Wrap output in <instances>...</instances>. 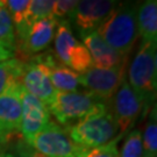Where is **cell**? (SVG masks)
Segmentation results:
<instances>
[{
    "instance_id": "obj_1",
    "label": "cell",
    "mask_w": 157,
    "mask_h": 157,
    "mask_svg": "<svg viewBox=\"0 0 157 157\" xmlns=\"http://www.w3.org/2000/svg\"><path fill=\"white\" fill-rule=\"evenodd\" d=\"M136 10L133 4H118L95 30L107 44L122 56H128L139 36Z\"/></svg>"
},
{
    "instance_id": "obj_2",
    "label": "cell",
    "mask_w": 157,
    "mask_h": 157,
    "mask_svg": "<svg viewBox=\"0 0 157 157\" xmlns=\"http://www.w3.org/2000/svg\"><path fill=\"white\" fill-rule=\"evenodd\" d=\"M49 111L59 124L69 126L91 115L108 112V107L89 91H57Z\"/></svg>"
},
{
    "instance_id": "obj_3",
    "label": "cell",
    "mask_w": 157,
    "mask_h": 157,
    "mask_svg": "<svg viewBox=\"0 0 157 157\" xmlns=\"http://www.w3.org/2000/svg\"><path fill=\"white\" fill-rule=\"evenodd\" d=\"M128 84L148 102L156 98L157 43L141 42L128 69Z\"/></svg>"
},
{
    "instance_id": "obj_4",
    "label": "cell",
    "mask_w": 157,
    "mask_h": 157,
    "mask_svg": "<svg viewBox=\"0 0 157 157\" xmlns=\"http://www.w3.org/2000/svg\"><path fill=\"white\" fill-rule=\"evenodd\" d=\"M65 130L75 144L85 148L107 144L119 133L118 126L109 111L77 121Z\"/></svg>"
},
{
    "instance_id": "obj_5",
    "label": "cell",
    "mask_w": 157,
    "mask_h": 157,
    "mask_svg": "<svg viewBox=\"0 0 157 157\" xmlns=\"http://www.w3.org/2000/svg\"><path fill=\"white\" fill-rule=\"evenodd\" d=\"M54 39L56 58L63 65L79 75L92 67L90 52L82 41L75 37L67 21H58Z\"/></svg>"
},
{
    "instance_id": "obj_6",
    "label": "cell",
    "mask_w": 157,
    "mask_h": 157,
    "mask_svg": "<svg viewBox=\"0 0 157 157\" xmlns=\"http://www.w3.org/2000/svg\"><path fill=\"white\" fill-rule=\"evenodd\" d=\"M150 105L151 104L139 94L128 84L127 79H124L114 94L113 112L111 113L118 126L119 133H126Z\"/></svg>"
},
{
    "instance_id": "obj_7",
    "label": "cell",
    "mask_w": 157,
    "mask_h": 157,
    "mask_svg": "<svg viewBox=\"0 0 157 157\" xmlns=\"http://www.w3.org/2000/svg\"><path fill=\"white\" fill-rule=\"evenodd\" d=\"M127 62L111 69L91 67L79 75V84L101 101H109L126 79Z\"/></svg>"
},
{
    "instance_id": "obj_8",
    "label": "cell",
    "mask_w": 157,
    "mask_h": 157,
    "mask_svg": "<svg viewBox=\"0 0 157 157\" xmlns=\"http://www.w3.org/2000/svg\"><path fill=\"white\" fill-rule=\"evenodd\" d=\"M21 134L20 82L0 94V144H6Z\"/></svg>"
},
{
    "instance_id": "obj_9",
    "label": "cell",
    "mask_w": 157,
    "mask_h": 157,
    "mask_svg": "<svg viewBox=\"0 0 157 157\" xmlns=\"http://www.w3.org/2000/svg\"><path fill=\"white\" fill-rule=\"evenodd\" d=\"M21 99V135L29 143L50 122L49 107L23 87L20 83Z\"/></svg>"
},
{
    "instance_id": "obj_10",
    "label": "cell",
    "mask_w": 157,
    "mask_h": 157,
    "mask_svg": "<svg viewBox=\"0 0 157 157\" xmlns=\"http://www.w3.org/2000/svg\"><path fill=\"white\" fill-rule=\"evenodd\" d=\"M28 144L47 157H76V144L67 130L51 120Z\"/></svg>"
},
{
    "instance_id": "obj_11",
    "label": "cell",
    "mask_w": 157,
    "mask_h": 157,
    "mask_svg": "<svg viewBox=\"0 0 157 157\" xmlns=\"http://www.w3.org/2000/svg\"><path fill=\"white\" fill-rule=\"evenodd\" d=\"M58 20L55 17L32 23L20 39L17 40V52L25 59L39 55L55 37ZM22 58L20 61H22Z\"/></svg>"
},
{
    "instance_id": "obj_12",
    "label": "cell",
    "mask_w": 157,
    "mask_h": 157,
    "mask_svg": "<svg viewBox=\"0 0 157 157\" xmlns=\"http://www.w3.org/2000/svg\"><path fill=\"white\" fill-rule=\"evenodd\" d=\"M119 2L112 0H83L78 1L71 17L80 35L95 32Z\"/></svg>"
},
{
    "instance_id": "obj_13",
    "label": "cell",
    "mask_w": 157,
    "mask_h": 157,
    "mask_svg": "<svg viewBox=\"0 0 157 157\" xmlns=\"http://www.w3.org/2000/svg\"><path fill=\"white\" fill-rule=\"evenodd\" d=\"M20 83L30 94L48 107L51 105L57 91L51 84L43 65L34 57H30L28 62H23Z\"/></svg>"
},
{
    "instance_id": "obj_14",
    "label": "cell",
    "mask_w": 157,
    "mask_h": 157,
    "mask_svg": "<svg viewBox=\"0 0 157 157\" xmlns=\"http://www.w3.org/2000/svg\"><path fill=\"white\" fill-rule=\"evenodd\" d=\"M44 67L51 84L58 92H76L79 91V73L63 65L52 54L44 52L33 56Z\"/></svg>"
},
{
    "instance_id": "obj_15",
    "label": "cell",
    "mask_w": 157,
    "mask_h": 157,
    "mask_svg": "<svg viewBox=\"0 0 157 157\" xmlns=\"http://www.w3.org/2000/svg\"><path fill=\"white\" fill-rule=\"evenodd\" d=\"M83 43L90 52L92 59V67L97 69H111L119 67L127 62L128 56H122L112 47L107 44L97 32L82 35Z\"/></svg>"
},
{
    "instance_id": "obj_16",
    "label": "cell",
    "mask_w": 157,
    "mask_h": 157,
    "mask_svg": "<svg viewBox=\"0 0 157 157\" xmlns=\"http://www.w3.org/2000/svg\"><path fill=\"white\" fill-rule=\"evenodd\" d=\"M137 35L142 42L157 43V1L147 0L136 10Z\"/></svg>"
},
{
    "instance_id": "obj_17",
    "label": "cell",
    "mask_w": 157,
    "mask_h": 157,
    "mask_svg": "<svg viewBox=\"0 0 157 157\" xmlns=\"http://www.w3.org/2000/svg\"><path fill=\"white\" fill-rule=\"evenodd\" d=\"M17 35L10 13L0 0V62L15 57Z\"/></svg>"
},
{
    "instance_id": "obj_18",
    "label": "cell",
    "mask_w": 157,
    "mask_h": 157,
    "mask_svg": "<svg viewBox=\"0 0 157 157\" xmlns=\"http://www.w3.org/2000/svg\"><path fill=\"white\" fill-rule=\"evenodd\" d=\"M23 62L17 57L0 62V94L8 90L13 84L20 82Z\"/></svg>"
},
{
    "instance_id": "obj_19",
    "label": "cell",
    "mask_w": 157,
    "mask_h": 157,
    "mask_svg": "<svg viewBox=\"0 0 157 157\" xmlns=\"http://www.w3.org/2000/svg\"><path fill=\"white\" fill-rule=\"evenodd\" d=\"M143 157L157 156V113L156 106H154L148 114L144 132L142 134Z\"/></svg>"
},
{
    "instance_id": "obj_20",
    "label": "cell",
    "mask_w": 157,
    "mask_h": 157,
    "mask_svg": "<svg viewBox=\"0 0 157 157\" xmlns=\"http://www.w3.org/2000/svg\"><path fill=\"white\" fill-rule=\"evenodd\" d=\"M122 134H119L117 139H113L107 144L95 148H85L76 144L75 156L76 157H120L119 156V142Z\"/></svg>"
},
{
    "instance_id": "obj_21",
    "label": "cell",
    "mask_w": 157,
    "mask_h": 157,
    "mask_svg": "<svg viewBox=\"0 0 157 157\" xmlns=\"http://www.w3.org/2000/svg\"><path fill=\"white\" fill-rule=\"evenodd\" d=\"M120 157H143L142 132L140 129H132L126 136L122 146L119 150Z\"/></svg>"
},
{
    "instance_id": "obj_22",
    "label": "cell",
    "mask_w": 157,
    "mask_h": 157,
    "mask_svg": "<svg viewBox=\"0 0 157 157\" xmlns=\"http://www.w3.org/2000/svg\"><path fill=\"white\" fill-rule=\"evenodd\" d=\"M54 10V0H30L27 14V23L30 26L32 23L52 17Z\"/></svg>"
},
{
    "instance_id": "obj_23",
    "label": "cell",
    "mask_w": 157,
    "mask_h": 157,
    "mask_svg": "<svg viewBox=\"0 0 157 157\" xmlns=\"http://www.w3.org/2000/svg\"><path fill=\"white\" fill-rule=\"evenodd\" d=\"M77 4H78V1H76V0H55L52 17L56 20L63 19L64 17H71Z\"/></svg>"
},
{
    "instance_id": "obj_24",
    "label": "cell",
    "mask_w": 157,
    "mask_h": 157,
    "mask_svg": "<svg viewBox=\"0 0 157 157\" xmlns=\"http://www.w3.org/2000/svg\"><path fill=\"white\" fill-rule=\"evenodd\" d=\"M13 151L15 152L17 157H47L43 154L37 151L35 148L28 144L22 137H17L14 141V147Z\"/></svg>"
},
{
    "instance_id": "obj_25",
    "label": "cell",
    "mask_w": 157,
    "mask_h": 157,
    "mask_svg": "<svg viewBox=\"0 0 157 157\" xmlns=\"http://www.w3.org/2000/svg\"><path fill=\"white\" fill-rule=\"evenodd\" d=\"M1 157H17V155H15V152L13 151H10V150H7V151H4L2 150V152H1Z\"/></svg>"
},
{
    "instance_id": "obj_26",
    "label": "cell",
    "mask_w": 157,
    "mask_h": 157,
    "mask_svg": "<svg viewBox=\"0 0 157 157\" xmlns=\"http://www.w3.org/2000/svg\"><path fill=\"white\" fill-rule=\"evenodd\" d=\"M1 152H2V150H1V148H0V157H1Z\"/></svg>"
}]
</instances>
